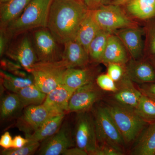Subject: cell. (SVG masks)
I'll return each mask as SVG.
<instances>
[{
  "label": "cell",
  "instance_id": "8fae6325",
  "mask_svg": "<svg viewBox=\"0 0 155 155\" xmlns=\"http://www.w3.org/2000/svg\"><path fill=\"white\" fill-rule=\"evenodd\" d=\"M34 41L38 61L52 62L61 60L58 57V42L49 31H37L34 34Z\"/></svg>",
  "mask_w": 155,
  "mask_h": 155
},
{
  "label": "cell",
  "instance_id": "d6a6232c",
  "mask_svg": "<svg viewBox=\"0 0 155 155\" xmlns=\"http://www.w3.org/2000/svg\"><path fill=\"white\" fill-rule=\"evenodd\" d=\"M107 74L116 82L120 80L123 74V69L120 64H109Z\"/></svg>",
  "mask_w": 155,
  "mask_h": 155
},
{
  "label": "cell",
  "instance_id": "83f0119b",
  "mask_svg": "<svg viewBox=\"0 0 155 155\" xmlns=\"http://www.w3.org/2000/svg\"><path fill=\"white\" fill-rule=\"evenodd\" d=\"M24 108L17 94L9 93L3 97L1 101V119H8Z\"/></svg>",
  "mask_w": 155,
  "mask_h": 155
},
{
  "label": "cell",
  "instance_id": "4316f807",
  "mask_svg": "<svg viewBox=\"0 0 155 155\" xmlns=\"http://www.w3.org/2000/svg\"><path fill=\"white\" fill-rule=\"evenodd\" d=\"M111 32L101 29L90 44L88 48L89 57L95 62H101L108 38Z\"/></svg>",
  "mask_w": 155,
  "mask_h": 155
},
{
  "label": "cell",
  "instance_id": "7402d4cb",
  "mask_svg": "<svg viewBox=\"0 0 155 155\" xmlns=\"http://www.w3.org/2000/svg\"><path fill=\"white\" fill-rule=\"evenodd\" d=\"M31 0H10L1 3L0 18L2 25L7 26L19 17Z\"/></svg>",
  "mask_w": 155,
  "mask_h": 155
},
{
  "label": "cell",
  "instance_id": "603a6c76",
  "mask_svg": "<svg viewBox=\"0 0 155 155\" xmlns=\"http://www.w3.org/2000/svg\"><path fill=\"white\" fill-rule=\"evenodd\" d=\"M126 5L128 12L139 19H149L155 16V0H130Z\"/></svg>",
  "mask_w": 155,
  "mask_h": 155
},
{
  "label": "cell",
  "instance_id": "b9f144b4",
  "mask_svg": "<svg viewBox=\"0 0 155 155\" xmlns=\"http://www.w3.org/2000/svg\"><path fill=\"white\" fill-rule=\"evenodd\" d=\"M9 1H10V0H0V2H1V3H4Z\"/></svg>",
  "mask_w": 155,
  "mask_h": 155
},
{
  "label": "cell",
  "instance_id": "cb8c5ba5",
  "mask_svg": "<svg viewBox=\"0 0 155 155\" xmlns=\"http://www.w3.org/2000/svg\"><path fill=\"white\" fill-rule=\"evenodd\" d=\"M130 80L139 83L152 82L155 79V72L149 64L144 62L132 64L127 69Z\"/></svg>",
  "mask_w": 155,
  "mask_h": 155
},
{
  "label": "cell",
  "instance_id": "f1b7e54d",
  "mask_svg": "<svg viewBox=\"0 0 155 155\" xmlns=\"http://www.w3.org/2000/svg\"><path fill=\"white\" fill-rule=\"evenodd\" d=\"M135 110L146 122H155V101L149 97L143 94Z\"/></svg>",
  "mask_w": 155,
  "mask_h": 155
},
{
  "label": "cell",
  "instance_id": "8d00e7d4",
  "mask_svg": "<svg viewBox=\"0 0 155 155\" xmlns=\"http://www.w3.org/2000/svg\"><path fill=\"white\" fill-rule=\"evenodd\" d=\"M8 35L6 31L5 32L2 30H1L0 34V55L2 56L5 51L7 44V37Z\"/></svg>",
  "mask_w": 155,
  "mask_h": 155
},
{
  "label": "cell",
  "instance_id": "ba28073f",
  "mask_svg": "<svg viewBox=\"0 0 155 155\" xmlns=\"http://www.w3.org/2000/svg\"><path fill=\"white\" fill-rule=\"evenodd\" d=\"M43 104L25 107L22 115L17 121L19 130L25 134H31L51 117L58 114Z\"/></svg>",
  "mask_w": 155,
  "mask_h": 155
},
{
  "label": "cell",
  "instance_id": "1f68e13d",
  "mask_svg": "<svg viewBox=\"0 0 155 155\" xmlns=\"http://www.w3.org/2000/svg\"><path fill=\"white\" fill-rule=\"evenodd\" d=\"M124 152L107 145H98L94 155H122Z\"/></svg>",
  "mask_w": 155,
  "mask_h": 155
},
{
  "label": "cell",
  "instance_id": "5bb4252c",
  "mask_svg": "<svg viewBox=\"0 0 155 155\" xmlns=\"http://www.w3.org/2000/svg\"><path fill=\"white\" fill-rule=\"evenodd\" d=\"M61 59L67 63L69 68L83 67L88 64V53L75 39L64 44Z\"/></svg>",
  "mask_w": 155,
  "mask_h": 155
},
{
  "label": "cell",
  "instance_id": "f35d334b",
  "mask_svg": "<svg viewBox=\"0 0 155 155\" xmlns=\"http://www.w3.org/2000/svg\"><path fill=\"white\" fill-rule=\"evenodd\" d=\"M28 141V140L26 138H23L20 135L17 136L13 139V148H19L25 145Z\"/></svg>",
  "mask_w": 155,
  "mask_h": 155
},
{
  "label": "cell",
  "instance_id": "52a82bcc",
  "mask_svg": "<svg viewBox=\"0 0 155 155\" xmlns=\"http://www.w3.org/2000/svg\"><path fill=\"white\" fill-rule=\"evenodd\" d=\"M75 140L76 147L94 155L98 147L95 128L94 119L85 112H80L75 125Z\"/></svg>",
  "mask_w": 155,
  "mask_h": 155
},
{
  "label": "cell",
  "instance_id": "74e56055",
  "mask_svg": "<svg viewBox=\"0 0 155 155\" xmlns=\"http://www.w3.org/2000/svg\"><path fill=\"white\" fill-rule=\"evenodd\" d=\"M63 155H87V153L79 148L76 147H71L65 151L63 154Z\"/></svg>",
  "mask_w": 155,
  "mask_h": 155
},
{
  "label": "cell",
  "instance_id": "3957f363",
  "mask_svg": "<svg viewBox=\"0 0 155 155\" xmlns=\"http://www.w3.org/2000/svg\"><path fill=\"white\" fill-rule=\"evenodd\" d=\"M105 107L122 134L125 143L136 139L146 125L147 122L139 116L135 110L116 102L109 104Z\"/></svg>",
  "mask_w": 155,
  "mask_h": 155
},
{
  "label": "cell",
  "instance_id": "e575fe53",
  "mask_svg": "<svg viewBox=\"0 0 155 155\" xmlns=\"http://www.w3.org/2000/svg\"><path fill=\"white\" fill-rule=\"evenodd\" d=\"M88 9L93 11L104 5L107 0H82Z\"/></svg>",
  "mask_w": 155,
  "mask_h": 155
},
{
  "label": "cell",
  "instance_id": "4fadbf2b",
  "mask_svg": "<svg viewBox=\"0 0 155 155\" xmlns=\"http://www.w3.org/2000/svg\"><path fill=\"white\" fill-rule=\"evenodd\" d=\"M75 91L65 84H61L47 94L42 104L58 114H65L68 111L69 100Z\"/></svg>",
  "mask_w": 155,
  "mask_h": 155
},
{
  "label": "cell",
  "instance_id": "9c48e42d",
  "mask_svg": "<svg viewBox=\"0 0 155 155\" xmlns=\"http://www.w3.org/2000/svg\"><path fill=\"white\" fill-rule=\"evenodd\" d=\"M42 142L38 150V155H63L66 150L74 146L71 130L66 125H62L57 133Z\"/></svg>",
  "mask_w": 155,
  "mask_h": 155
},
{
  "label": "cell",
  "instance_id": "44dd1931",
  "mask_svg": "<svg viewBox=\"0 0 155 155\" xmlns=\"http://www.w3.org/2000/svg\"><path fill=\"white\" fill-rule=\"evenodd\" d=\"M93 79V74L90 69L83 68H68L64 74L63 84L75 91L92 82Z\"/></svg>",
  "mask_w": 155,
  "mask_h": 155
},
{
  "label": "cell",
  "instance_id": "4dcf8cb0",
  "mask_svg": "<svg viewBox=\"0 0 155 155\" xmlns=\"http://www.w3.org/2000/svg\"><path fill=\"white\" fill-rule=\"evenodd\" d=\"M96 82L98 86L103 90L116 92L118 90L115 81L107 74L98 76Z\"/></svg>",
  "mask_w": 155,
  "mask_h": 155
},
{
  "label": "cell",
  "instance_id": "e0dca14e",
  "mask_svg": "<svg viewBox=\"0 0 155 155\" xmlns=\"http://www.w3.org/2000/svg\"><path fill=\"white\" fill-rule=\"evenodd\" d=\"M142 94L140 91L134 87L130 79H126L122 81L120 88L115 92L114 98L116 103L135 110Z\"/></svg>",
  "mask_w": 155,
  "mask_h": 155
},
{
  "label": "cell",
  "instance_id": "2e32d148",
  "mask_svg": "<svg viewBox=\"0 0 155 155\" xmlns=\"http://www.w3.org/2000/svg\"><path fill=\"white\" fill-rule=\"evenodd\" d=\"M117 35L134 59L141 57L143 46L140 29L133 27L124 28Z\"/></svg>",
  "mask_w": 155,
  "mask_h": 155
},
{
  "label": "cell",
  "instance_id": "7a4b0ae2",
  "mask_svg": "<svg viewBox=\"0 0 155 155\" xmlns=\"http://www.w3.org/2000/svg\"><path fill=\"white\" fill-rule=\"evenodd\" d=\"M53 0H31L19 17L6 26L8 35L37 28L47 27Z\"/></svg>",
  "mask_w": 155,
  "mask_h": 155
},
{
  "label": "cell",
  "instance_id": "8992f818",
  "mask_svg": "<svg viewBox=\"0 0 155 155\" xmlns=\"http://www.w3.org/2000/svg\"><path fill=\"white\" fill-rule=\"evenodd\" d=\"M120 6L111 4L91 11L95 20L101 29L111 32L119 28L133 27L132 21Z\"/></svg>",
  "mask_w": 155,
  "mask_h": 155
},
{
  "label": "cell",
  "instance_id": "f546056e",
  "mask_svg": "<svg viewBox=\"0 0 155 155\" xmlns=\"http://www.w3.org/2000/svg\"><path fill=\"white\" fill-rule=\"evenodd\" d=\"M39 142L28 140V142L19 148H11L5 149L1 152L2 155H31L38 151L40 146Z\"/></svg>",
  "mask_w": 155,
  "mask_h": 155
},
{
  "label": "cell",
  "instance_id": "484cf974",
  "mask_svg": "<svg viewBox=\"0 0 155 155\" xmlns=\"http://www.w3.org/2000/svg\"><path fill=\"white\" fill-rule=\"evenodd\" d=\"M16 94L24 108L28 106L42 104L47 96L35 84L22 89Z\"/></svg>",
  "mask_w": 155,
  "mask_h": 155
},
{
  "label": "cell",
  "instance_id": "ac0fdd59",
  "mask_svg": "<svg viewBox=\"0 0 155 155\" xmlns=\"http://www.w3.org/2000/svg\"><path fill=\"white\" fill-rule=\"evenodd\" d=\"M131 153L134 155H155V121L142 131Z\"/></svg>",
  "mask_w": 155,
  "mask_h": 155
},
{
  "label": "cell",
  "instance_id": "7c38bea8",
  "mask_svg": "<svg viewBox=\"0 0 155 155\" xmlns=\"http://www.w3.org/2000/svg\"><path fill=\"white\" fill-rule=\"evenodd\" d=\"M8 55L29 73L34 65L38 61L35 50L27 37L22 38L15 47L8 52Z\"/></svg>",
  "mask_w": 155,
  "mask_h": 155
},
{
  "label": "cell",
  "instance_id": "277c9868",
  "mask_svg": "<svg viewBox=\"0 0 155 155\" xmlns=\"http://www.w3.org/2000/svg\"><path fill=\"white\" fill-rule=\"evenodd\" d=\"M68 65L61 59L52 62L38 61L34 65L30 74L33 77L35 84L46 94L63 84Z\"/></svg>",
  "mask_w": 155,
  "mask_h": 155
},
{
  "label": "cell",
  "instance_id": "30bf717a",
  "mask_svg": "<svg viewBox=\"0 0 155 155\" xmlns=\"http://www.w3.org/2000/svg\"><path fill=\"white\" fill-rule=\"evenodd\" d=\"M102 94L93 81L76 90L69 100L68 112H85L101 99Z\"/></svg>",
  "mask_w": 155,
  "mask_h": 155
},
{
  "label": "cell",
  "instance_id": "d6986e66",
  "mask_svg": "<svg viewBox=\"0 0 155 155\" xmlns=\"http://www.w3.org/2000/svg\"><path fill=\"white\" fill-rule=\"evenodd\" d=\"M65 114H58L48 119L34 132L25 134V138L28 140L43 141L57 133L62 125Z\"/></svg>",
  "mask_w": 155,
  "mask_h": 155
},
{
  "label": "cell",
  "instance_id": "d590c367",
  "mask_svg": "<svg viewBox=\"0 0 155 155\" xmlns=\"http://www.w3.org/2000/svg\"><path fill=\"white\" fill-rule=\"evenodd\" d=\"M140 91L143 94L155 101V83L142 87Z\"/></svg>",
  "mask_w": 155,
  "mask_h": 155
},
{
  "label": "cell",
  "instance_id": "6da1fadb",
  "mask_svg": "<svg viewBox=\"0 0 155 155\" xmlns=\"http://www.w3.org/2000/svg\"><path fill=\"white\" fill-rule=\"evenodd\" d=\"M88 11L82 0H53L47 27L57 42L64 44L75 38Z\"/></svg>",
  "mask_w": 155,
  "mask_h": 155
},
{
  "label": "cell",
  "instance_id": "d4e9b609",
  "mask_svg": "<svg viewBox=\"0 0 155 155\" xmlns=\"http://www.w3.org/2000/svg\"><path fill=\"white\" fill-rule=\"evenodd\" d=\"M1 79L2 85L7 90L14 93H17L26 87L35 84L31 74L28 77H22L1 70Z\"/></svg>",
  "mask_w": 155,
  "mask_h": 155
},
{
  "label": "cell",
  "instance_id": "ffe728a7",
  "mask_svg": "<svg viewBox=\"0 0 155 155\" xmlns=\"http://www.w3.org/2000/svg\"><path fill=\"white\" fill-rule=\"evenodd\" d=\"M101 29L95 20L91 11L89 10L81 24L75 39L88 53L90 44Z\"/></svg>",
  "mask_w": 155,
  "mask_h": 155
},
{
  "label": "cell",
  "instance_id": "5b68a950",
  "mask_svg": "<svg viewBox=\"0 0 155 155\" xmlns=\"http://www.w3.org/2000/svg\"><path fill=\"white\" fill-rule=\"evenodd\" d=\"M94 122L98 145H107L124 152L125 140L105 107L97 109Z\"/></svg>",
  "mask_w": 155,
  "mask_h": 155
},
{
  "label": "cell",
  "instance_id": "836d02e7",
  "mask_svg": "<svg viewBox=\"0 0 155 155\" xmlns=\"http://www.w3.org/2000/svg\"><path fill=\"white\" fill-rule=\"evenodd\" d=\"M0 145L5 149L13 148V139L8 131L5 132L0 139Z\"/></svg>",
  "mask_w": 155,
  "mask_h": 155
},
{
  "label": "cell",
  "instance_id": "9a60e30c",
  "mask_svg": "<svg viewBox=\"0 0 155 155\" xmlns=\"http://www.w3.org/2000/svg\"><path fill=\"white\" fill-rule=\"evenodd\" d=\"M128 60L125 46L117 35H110L101 62L105 64H124Z\"/></svg>",
  "mask_w": 155,
  "mask_h": 155
},
{
  "label": "cell",
  "instance_id": "ab89813d",
  "mask_svg": "<svg viewBox=\"0 0 155 155\" xmlns=\"http://www.w3.org/2000/svg\"><path fill=\"white\" fill-rule=\"evenodd\" d=\"M150 48L151 51L155 54V28L153 31L151 36Z\"/></svg>",
  "mask_w": 155,
  "mask_h": 155
},
{
  "label": "cell",
  "instance_id": "60d3db41",
  "mask_svg": "<svg viewBox=\"0 0 155 155\" xmlns=\"http://www.w3.org/2000/svg\"><path fill=\"white\" fill-rule=\"evenodd\" d=\"M130 0H114L112 4L117 5L121 6L125 5Z\"/></svg>",
  "mask_w": 155,
  "mask_h": 155
}]
</instances>
